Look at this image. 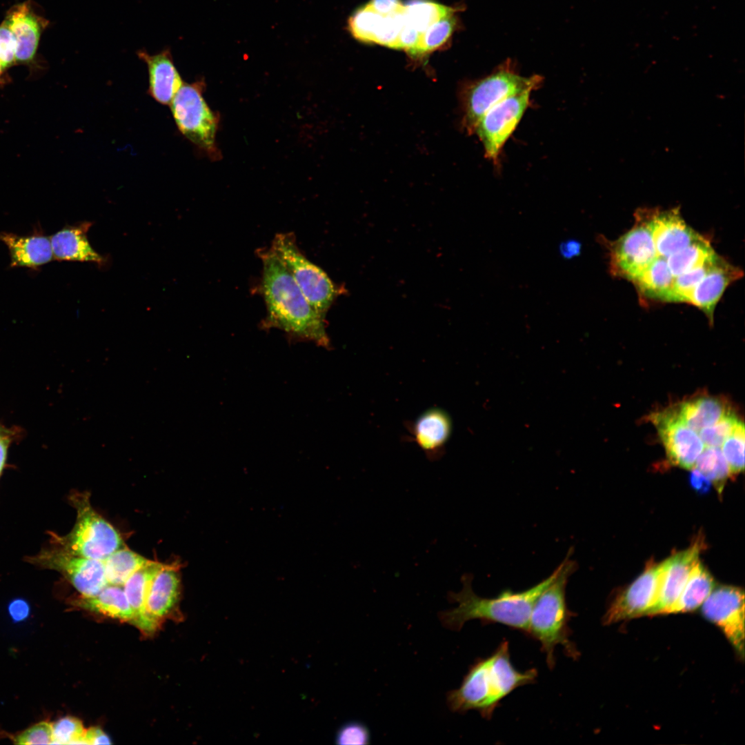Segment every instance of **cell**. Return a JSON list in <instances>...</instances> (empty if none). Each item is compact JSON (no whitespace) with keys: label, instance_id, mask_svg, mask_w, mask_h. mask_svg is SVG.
<instances>
[{"label":"cell","instance_id":"1","mask_svg":"<svg viewBox=\"0 0 745 745\" xmlns=\"http://www.w3.org/2000/svg\"><path fill=\"white\" fill-rule=\"evenodd\" d=\"M257 254L262 262L258 288L266 308L261 328L281 330L292 341L330 348L326 319L310 306L275 252L270 248H259Z\"/></svg>","mask_w":745,"mask_h":745},{"label":"cell","instance_id":"2","mask_svg":"<svg viewBox=\"0 0 745 745\" xmlns=\"http://www.w3.org/2000/svg\"><path fill=\"white\" fill-rule=\"evenodd\" d=\"M537 677L535 668L522 672L514 667L505 640L490 656L470 666L460 686L447 693L446 703L453 713L475 710L490 719L504 698L517 688L534 683Z\"/></svg>","mask_w":745,"mask_h":745},{"label":"cell","instance_id":"3","mask_svg":"<svg viewBox=\"0 0 745 745\" xmlns=\"http://www.w3.org/2000/svg\"><path fill=\"white\" fill-rule=\"evenodd\" d=\"M559 566L547 578L533 587L520 592L504 590L498 596L484 598L473 590L470 575L461 578L463 588L459 593L449 592L448 599L457 603L454 608L439 612L442 625L452 630H460L464 624L472 619L485 623H497L527 633L533 607L542 591L555 578Z\"/></svg>","mask_w":745,"mask_h":745},{"label":"cell","instance_id":"4","mask_svg":"<svg viewBox=\"0 0 745 745\" xmlns=\"http://www.w3.org/2000/svg\"><path fill=\"white\" fill-rule=\"evenodd\" d=\"M559 566L557 576L539 595L533 607L527 630L541 644L550 668L555 666L554 651L558 645L564 647L567 655L574 659L579 655L569 638L568 622L573 613L569 611L566 601V584L575 569V563L566 557Z\"/></svg>","mask_w":745,"mask_h":745},{"label":"cell","instance_id":"5","mask_svg":"<svg viewBox=\"0 0 745 745\" xmlns=\"http://www.w3.org/2000/svg\"><path fill=\"white\" fill-rule=\"evenodd\" d=\"M69 500L77 511L76 522L68 534L52 535L56 547L73 555L103 560L125 546L116 528L92 506L88 492H72Z\"/></svg>","mask_w":745,"mask_h":745},{"label":"cell","instance_id":"6","mask_svg":"<svg viewBox=\"0 0 745 745\" xmlns=\"http://www.w3.org/2000/svg\"><path fill=\"white\" fill-rule=\"evenodd\" d=\"M542 77L537 74L521 76L513 61L508 59L484 78L470 83L464 94V121L470 132L482 116L508 97L540 87Z\"/></svg>","mask_w":745,"mask_h":745},{"label":"cell","instance_id":"7","mask_svg":"<svg viewBox=\"0 0 745 745\" xmlns=\"http://www.w3.org/2000/svg\"><path fill=\"white\" fill-rule=\"evenodd\" d=\"M270 248L292 275L302 293L322 317L341 293L328 275L300 250L292 232L275 235Z\"/></svg>","mask_w":745,"mask_h":745},{"label":"cell","instance_id":"8","mask_svg":"<svg viewBox=\"0 0 745 745\" xmlns=\"http://www.w3.org/2000/svg\"><path fill=\"white\" fill-rule=\"evenodd\" d=\"M633 228L614 241L599 237L609 251V270L613 276L629 281L639 275L657 257L645 208L635 213Z\"/></svg>","mask_w":745,"mask_h":745},{"label":"cell","instance_id":"9","mask_svg":"<svg viewBox=\"0 0 745 745\" xmlns=\"http://www.w3.org/2000/svg\"><path fill=\"white\" fill-rule=\"evenodd\" d=\"M201 88L200 82L183 83L170 105L181 133L201 149L212 152L217 121L202 96Z\"/></svg>","mask_w":745,"mask_h":745},{"label":"cell","instance_id":"10","mask_svg":"<svg viewBox=\"0 0 745 745\" xmlns=\"http://www.w3.org/2000/svg\"><path fill=\"white\" fill-rule=\"evenodd\" d=\"M533 91L528 89L506 97L487 111L475 126L473 132L482 143L485 156L494 163L530 106Z\"/></svg>","mask_w":745,"mask_h":745},{"label":"cell","instance_id":"11","mask_svg":"<svg viewBox=\"0 0 745 745\" xmlns=\"http://www.w3.org/2000/svg\"><path fill=\"white\" fill-rule=\"evenodd\" d=\"M30 559L31 563L62 574L81 596H94L108 585L103 560L73 555L55 546Z\"/></svg>","mask_w":745,"mask_h":745},{"label":"cell","instance_id":"12","mask_svg":"<svg viewBox=\"0 0 745 745\" xmlns=\"http://www.w3.org/2000/svg\"><path fill=\"white\" fill-rule=\"evenodd\" d=\"M667 565L668 559L645 570L613 599L603 617V624L648 615L657 601Z\"/></svg>","mask_w":745,"mask_h":745},{"label":"cell","instance_id":"13","mask_svg":"<svg viewBox=\"0 0 745 745\" xmlns=\"http://www.w3.org/2000/svg\"><path fill=\"white\" fill-rule=\"evenodd\" d=\"M703 616L715 624L741 659L744 657V593L733 586L714 588L702 603Z\"/></svg>","mask_w":745,"mask_h":745},{"label":"cell","instance_id":"14","mask_svg":"<svg viewBox=\"0 0 745 745\" xmlns=\"http://www.w3.org/2000/svg\"><path fill=\"white\" fill-rule=\"evenodd\" d=\"M651 419L670 461L682 468H694L705 447L698 433L682 421L676 408L657 413Z\"/></svg>","mask_w":745,"mask_h":745},{"label":"cell","instance_id":"15","mask_svg":"<svg viewBox=\"0 0 745 745\" xmlns=\"http://www.w3.org/2000/svg\"><path fill=\"white\" fill-rule=\"evenodd\" d=\"M645 210L658 257L666 259L702 236L686 223L679 207L665 210Z\"/></svg>","mask_w":745,"mask_h":745},{"label":"cell","instance_id":"16","mask_svg":"<svg viewBox=\"0 0 745 745\" xmlns=\"http://www.w3.org/2000/svg\"><path fill=\"white\" fill-rule=\"evenodd\" d=\"M16 41V63H32L41 36L49 21L39 14L30 1L13 6L3 20Z\"/></svg>","mask_w":745,"mask_h":745},{"label":"cell","instance_id":"17","mask_svg":"<svg viewBox=\"0 0 745 745\" xmlns=\"http://www.w3.org/2000/svg\"><path fill=\"white\" fill-rule=\"evenodd\" d=\"M704 547L697 539L690 547L668 558L657 601L648 615H664L677 601Z\"/></svg>","mask_w":745,"mask_h":745},{"label":"cell","instance_id":"18","mask_svg":"<svg viewBox=\"0 0 745 745\" xmlns=\"http://www.w3.org/2000/svg\"><path fill=\"white\" fill-rule=\"evenodd\" d=\"M744 275L742 270L717 255L708 272L695 288L690 304L704 312L711 324L716 305L726 288Z\"/></svg>","mask_w":745,"mask_h":745},{"label":"cell","instance_id":"19","mask_svg":"<svg viewBox=\"0 0 745 745\" xmlns=\"http://www.w3.org/2000/svg\"><path fill=\"white\" fill-rule=\"evenodd\" d=\"M137 55L148 68V94L159 103L170 105L183 83L170 50L155 54L139 50Z\"/></svg>","mask_w":745,"mask_h":745},{"label":"cell","instance_id":"20","mask_svg":"<svg viewBox=\"0 0 745 745\" xmlns=\"http://www.w3.org/2000/svg\"><path fill=\"white\" fill-rule=\"evenodd\" d=\"M411 430L415 441L427 457L436 459L441 456L451 435L452 420L444 410L428 408L416 419Z\"/></svg>","mask_w":745,"mask_h":745},{"label":"cell","instance_id":"21","mask_svg":"<svg viewBox=\"0 0 745 745\" xmlns=\"http://www.w3.org/2000/svg\"><path fill=\"white\" fill-rule=\"evenodd\" d=\"M92 223L83 221L65 226L52 235L50 243L54 259L61 261L92 262L104 266L106 258L90 246L87 233Z\"/></svg>","mask_w":745,"mask_h":745},{"label":"cell","instance_id":"22","mask_svg":"<svg viewBox=\"0 0 745 745\" xmlns=\"http://www.w3.org/2000/svg\"><path fill=\"white\" fill-rule=\"evenodd\" d=\"M165 564L152 561L132 573L123 585L133 612L132 624L143 632L152 633L159 623L150 617L146 610V598L150 586Z\"/></svg>","mask_w":745,"mask_h":745},{"label":"cell","instance_id":"23","mask_svg":"<svg viewBox=\"0 0 745 745\" xmlns=\"http://www.w3.org/2000/svg\"><path fill=\"white\" fill-rule=\"evenodd\" d=\"M0 240L9 250L12 267L37 268L54 259L50 237L43 235L20 236L3 232Z\"/></svg>","mask_w":745,"mask_h":745},{"label":"cell","instance_id":"24","mask_svg":"<svg viewBox=\"0 0 745 745\" xmlns=\"http://www.w3.org/2000/svg\"><path fill=\"white\" fill-rule=\"evenodd\" d=\"M180 576L178 568L165 564L155 576L146 598V610L157 623L170 612L177 604L180 593Z\"/></svg>","mask_w":745,"mask_h":745},{"label":"cell","instance_id":"25","mask_svg":"<svg viewBox=\"0 0 745 745\" xmlns=\"http://www.w3.org/2000/svg\"><path fill=\"white\" fill-rule=\"evenodd\" d=\"M75 606L112 618L132 622L133 612L123 586L108 584L98 594L81 596L73 601Z\"/></svg>","mask_w":745,"mask_h":745},{"label":"cell","instance_id":"26","mask_svg":"<svg viewBox=\"0 0 745 745\" xmlns=\"http://www.w3.org/2000/svg\"><path fill=\"white\" fill-rule=\"evenodd\" d=\"M676 409L682 421L697 433L705 427L713 425L731 410L723 399L711 396L699 397L685 401Z\"/></svg>","mask_w":745,"mask_h":745},{"label":"cell","instance_id":"27","mask_svg":"<svg viewBox=\"0 0 745 745\" xmlns=\"http://www.w3.org/2000/svg\"><path fill=\"white\" fill-rule=\"evenodd\" d=\"M714 587L713 577L699 560L693 568L678 599L664 614L695 610L702 604Z\"/></svg>","mask_w":745,"mask_h":745},{"label":"cell","instance_id":"28","mask_svg":"<svg viewBox=\"0 0 745 745\" xmlns=\"http://www.w3.org/2000/svg\"><path fill=\"white\" fill-rule=\"evenodd\" d=\"M674 277L666 259L657 257L632 281L641 298L664 301L671 288Z\"/></svg>","mask_w":745,"mask_h":745},{"label":"cell","instance_id":"29","mask_svg":"<svg viewBox=\"0 0 745 745\" xmlns=\"http://www.w3.org/2000/svg\"><path fill=\"white\" fill-rule=\"evenodd\" d=\"M717 253L711 243L701 236L684 248L666 258L668 267L675 277L700 266L712 259Z\"/></svg>","mask_w":745,"mask_h":745},{"label":"cell","instance_id":"30","mask_svg":"<svg viewBox=\"0 0 745 745\" xmlns=\"http://www.w3.org/2000/svg\"><path fill=\"white\" fill-rule=\"evenodd\" d=\"M103 561L108 584L119 586H123L132 573L151 562L126 546Z\"/></svg>","mask_w":745,"mask_h":745},{"label":"cell","instance_id":"31","mask_svg":"<svg viewBox=\"0 0 745 745\" xmlns=\"http://www.w3.org/2000/svg\"><path fill=\"white\" fill-rule=\"evenodd\" d=\"M456 11L457 9L432 0H407L403 9L406 20L420 33L436 21Z\"/></svg>","mask_w":745,"mask_h":745},{"label":"cell","instance_id":"32","mask_svg":"<svg viewBox=\"0 0 745 745\" xmlns=\"http://www.w3.org/2000/svg\"><path fill=\"white\" fill-rule=\"evenodd\" d=\"M457 27L455 13L439 19L421 33L417 45L408 53L419 57L439 49L450 39Z\"/></svg>","mask_w":745,"mask_h":745},{"label":"cell","instance_id":"33","mask_svg":"<svg viewBox=\"0 0 745 745\" xmlns=\"http://www.w3.org/2000/svg\"><path fill=\"white\" fill-rule=\"evenodd\" d=\"M694 467L704 474L721 494L730 471L720 447H704Z\"/></svg>","mask_w":745,"mask_h":745},{"label":"cell","instance_id":"34","mask_svg":"<svg viewBox=\"0 0 745 745\" xmlns=\"http://www.w3.org/2000/svg\"><path fill=\"white\" fill-rule=\"evenodd\" d=\"M383 17L384 16L365 5L355 10L349 17L348 29L359 41L375 43Z\"/></svg>","mask_w":745,"mask_h":745},{"label":"cell","instance_id":"35","mask_svg":"<svg viewBox=\"0 0 745 745\" xmlns=\"http://www.w3.org/2000/svg\"><path fill=\"white\" fill-rule=\"evenodd\" d=\"M717 255L704 264L675 277L665 302L690 304L695 288L708 272Z\"/></svg>","mask_w":745,"mask_h":745},{"label":"cell","instance_id":"36","mask_svg":"<svg viewBox=\"0 0 745 745\" xmlns=\"http://www.w3.org/2000/svg\"><path fill=\"white\" fill-rule=\"evenodd\" d=\"M722 452L728 465L730 476L737 475L744 468V425L741 421L734 431L721 446Z\"/></svg>","mask_w":745,"mask_h":745},{"label":"cell","instance_id":"37","mask_svg":"<svg viewBox=\"0 0 745 745\" xmlns=\"http://www.w3.org/2000/svg\"><path fill=\"white\" fill-rule=\"evenodd\" d=\"M740 421L731 410L713 425L701 429L698 434L705 446L720 447Z\"/></svg>","mask_w":745,"mask_h":745},{"label":"cell","instance_id":"38","mask_svg":"<svg viewBox=\"0 0 745 745\" xmlns=\"http://www.w3.org/2000/svg\"><path fill=\"white\" fill-rule=\"evenodd\" d=\"M52 726V744H84L86 730L80 720L73 717H62Z\"/></svg>","mask_w":745,"mask_h":745},{"label":"cell","instance_id":"39","mask_svg":"<svg viewBox=\"0 0 745 745\" xmlns=\"http://www.w3.org/2000/svg\"><path fill=\"white\" fill-rule=\"evenodd\" d=\"M404 21L405 16L403 10L395 14L384 17L375 43L394 48Z\"/></svg>","mask_w":745,"mask_h":745},{"label":"cell","instance_id":"40","mask_svg":"<svg viewBox=\"0 0 745 745\" xmlns=\"http://www.w3.org/2000/svg\"><path fill=\"white\" fill-rule=\"evenodd\" d=\"M370 742L369 729L364 723L358 721H350L343 724L335 736V743L339 745H367Z\"/></svg>","mask_w":745,"mask_h":745},{"label":"cell","instance_id":"41","mask_svg":"<svg viewBox=\"0 0 745 745\" xmlns=\"http://www.w3.org/2000/svg\"><path fill=\"white\" fill-rule=\"evenodd\" d=\"M14 743L23 745L52 744V726L47 722H41L26 729L14 739Z\"/></svg>","mask_w":745,"mask_h":745},{"label":"cell","instance_id":"42","mask_svg":"<svg viewBox=\"0 0 745 745\" xmlns=\"http://www.w3.org/2000/svg\"><path fill=\"white\" fill-rule=\"evenodd\" d=\"M15 53L14 37L3 21L0 24V63L4 71L16 63Z\"/></svg>","mask_w":745,"mask_h":745},{"label":"cell","instance_id":"43","mask_svg":"<svg viewBox=\"0 0 745 745\" xmlns=\"http://www.w3.org/2000/svg\"><path fill=\"white\" fill-rule=\"evenodd\" d=\"M421 34V33L405 19L394 49H403L409 52L417 45Z\"/></svg>","mask_w":745,"mask_h":745},{"label":"cell","instance_id":"44","mask_svg":"<svg viewBox=\"0 0 745 745\" xmlns=\"http://www.w3.org/2000/svg\"><path fill=\"white\" fill-rule=\"evenodd\" d=\"M366 5L384 17L401 12L404 8L401 0H370Z\"/></svg>","mask_w":745,"mask_h":745},{"label":"cell","instance_id":"45","mask_svg":"<svg viewBox=\"0 0 745 745\" xmlns=\"http://www.w3.org/2000/svg\"><path fill=\"white\" fill-rule=\"evenodd\" d=\"M84 744H111L109 737L99 728L93 727L85 731L83 735Z\"/></svg>","mask_w":745,"mask_h":745},{"label":"cell","instance_id":"46","mask_svg":"<svg viewBox=\"0 0 745 745\" xmlns=\"http://www.w3.org/2000/svg\"><path fill=\"white\" fill-rule=\"evenodd\" d=\"M691 486L696 491L706 492L711 486V481L696 468H693L690 474Z\"/></svg>","mask_w":745,"mask_h":745},{"label":"cell","instance_id":"47","mask_svg":"<svg viewBox=\"0 0 745 745\" xmlns=\"http://www.w3.org/2000/svg\"><path fill=\"white\" fill-rule=\"evenodd\" d=\"M9 612L14 619L20 621L28 615L29 606L24 600L16 599L10 604Z\"/></svg>","mask_w":745,"mask_h":745},{"label":"cell","instance_id":"48","mask_svg":"<svg viewBox=\"0 0 745 745\" xmlns=\"http://www.w3.org/2000/svg\"><path fill=\"white\" fill-rule=\"evenodd\" d=\"M560 253L564 258L570 259L578 255L581 250V244L575 240L563 242L559 248Z\"/></svg>","mask_w":745,"mask_h":745},{"label":"cell","instance_id":"49","mask_svg":"<svg viewBox=\"0 0 745 745\" xmlns=\"http://www.w3.org/2000/svg\"><path fill=\"white\" fill-rule=\"evenodd\" d=\"M10 442V439L8 435L0 437V475L6 464Z\"/></svg>","mask_w":745,"mask_h":745},{"label":"cell","instance_id":"50","mask_svg":"<svg viewBox=\"0 0 745 745\" xmlns=\"http://www.w3.org/2000/svg\"><path fill=\"white\" fill-rule=\"evenodd\" d=\"M7 434H8V431H6V429L2 426L0 425V437L6 436V435H8Z\"/></svg>","mask_w":745,"mask_h":745},{"label":"cell","instance_id":"51","mask_svg":"<svg viewBox=\"0 0 745 745\" xmlns=\"http://www.w3.org/2000/svg\"><path fill=\"white\" fill-rule=\"evenodd\" d=\"M4 72H5V71L3 70V68H2V66H1V63H0V79H1V77H2V74H3V73Z\"/></svg>","mask_w":745,"mask_h":745}]
</instances>
